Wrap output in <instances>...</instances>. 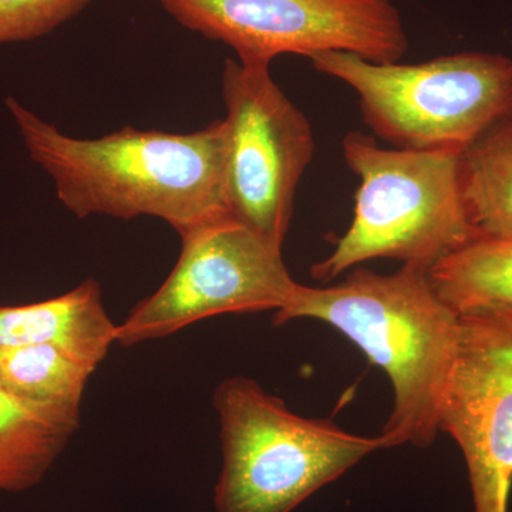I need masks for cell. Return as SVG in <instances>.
Wrapping results in <instances>:
<instances>
[{
  "label": "cell",
  "mask_w": 512,
  "mask_h": 512,
  "mask_svg": "<svg viewBox=\"0 0 512 512\" xmlns=\"http://www.w3.org/2000/svg\"><path fill=\"white\" fill-rule=\"evenodd\" d=\"M180 238V258L163 285L117 326L121 346L167 338L224 313L279 311L298 285L282 245L231 215Z\"/></svg>",
  "instance_id": "obj_6"
},
{
  "label": "cell",
  "mask_w": 512,
  "mask_h": 512,
  "mask_svg": "<svg viewBox=\"0 0 512 512\" xmlns=\"http://www.w3.org/2000/svg\"><path fill=\"white\" fill-rule=\"evenodd\" d=\"M222 97L229 215L284 247L296 188L315 150L311 123L268 64L228 59Z\"/></svg>",
  "instance_id": "obj_8"
},
{
  "label": "cell",
  "mask_w": 512,
  "mask_h": 512,
  "mask_svg": "<svg viewBox=\"0 0 512 512\" xmlns=\"http://www.w3.org/2000/svg\"><path fill=\"white\" fill-rule=\"evenodd\" d=\"M181 26L235 50L245 64L281 55L352 53L397 63L409 49L393 0H157Z\"/></svg>",
  "instance_id": "obj_7"
},
{
  "label": "cell",
  "mask_w": 512,
  "mask_h": 512,
  "mask_svg": "<svg viewBox=\"0 0 512 512\" xmlns=\"http://www.w3.org/2000/svg\"><path fill=\"white\" fill-rule=\"evenodd\" d=\"M311 62L355 90L367 127L394 148L463 154L512 120V57L468 52L402 64L323 52Z\"/></svg>",
  "instance_id": "obj_4"
},
{
  "label": "cell",
  "mask_w": 512,
  "mask_h": 512,
  "mask_svg": "<svg viewBox=\"0 0 512 512\" xmlns=\"http://www.w3.org/2000/svg\"><path fill=\"white\" fill-rule=\"evenodd\" d=\"M342 151L360 180L355 214L332 254L313 265V278L328 282L377 258L430 269L478 237L464 198L463 154L383 148L360 131L346 134Z\"/></svg>",
  "instance_id": "obj_3"
},
{
  "label": "cell",
  "mask_w": 512,
  "mask_h": 512,
  "mask_svg": "<svg viewBox=\"0 0 512 512\" xmlns=\"http://www.w3.org/2000/svg\"><path fill=\"white\" fill-rule=\"evenodd\" d=\"M92 0H0V45L47 35Z\"/></svg>",
  "instance_id": "obj_15"
},
{
  "label": "cell",
  "mask_w": 512,
  "mask_h": 512,
  "mask_svg": "<svg viewBox=\"0 0 512 512\" xmlns=\"http://www.w3.org/2000/svg\"><path fill=\"white\" fill-rule=\"evenodd\" d=\"M440 431L463 453L474 512H508L512 491V309L460 315Z\"/></svg>",
  "instance_id": "obj_9"
},
{
  "label": "cell",
  "mask_w": 512,
  "mask_h": 512,
  "mask_svg": "<svg viewBox=\"0 0 512 512\" xmlns=\"http://www.w3.org/2000/svg\"><path fill=\"white\" fill-rule=\"evenodd\" d=\"M461 180L478 237L512 238V120L464 151Z\"/></svg>",
  "instance_id": "obj_14"
},
{
  "label": "cell",
  "mask_w": 512,
  "mask_h": 512,
  "mask_svg": "<svg viewBox=\"0 0 512 512\" xmlns=\"http://www.w3.org/2000/svg\"><path fill=\"white\" fill-rule=\"evenodd\" d=\"M117 326L99 282L87 279L57 298L0 306V350L52 345L96 370L117 342Z\"/></svg>",
  "instance_id": "obj_10"
},
{
  "label": "cell",
  "mask_w": 512,
  "mask_h": 512,
  "mask_svg": "<svg viewBox=\"0 0 512 512\" xmlns=\"http://www.w3.org/2000/svg\"><path fill=\"white\" fill-rule=\"evenodd\" d=\"M220 416L222 468L217 512H292L303 501L386 448L329 420L306 419L255 380L232 376L214 392Z\"/></svg>",
  "instance_id": "obj_5"
},
{
  "label": "cell",
  "mask_w": 512,
  "mask_h": 512,
  "mask_svg": "<svg viewBox=\"0 0 512 512\" xmlns=\"http://www.w3.org/2000/svg\"><path fill=\"white\" fill-rule=\"evenodd\" d=\"M434 291L458 315L512 309V238L477 237L429 271Z\"/></svg>",
  "instance_id": "obj_12"
},
{
  "label": "cell",
  "mask_w": 512,
  "mask_h": 512,
  "mask_svg": "<svg viewBox=\"0 0 512 512\" xmlns=\"http://www.w3.org/2000/svg\"><path fill=\"white\" fill-rule=\"evenodd\" d=\"M30 158L77 218H160L177 234L228 217L225 124L188 134L121 128L100 138L66 136L20 101H5Z\"/></svg>",
  "instance_id": "obj_1"
},
{
  "label": "cell",
  "mask_w": 512,
  "mask_h": 512,
  "mask_svg": "<svg viewBox=\"0 0 512 512\" xmlns=\"http://www.w3.org/2000/svg\"><path fill=\"white\" fill-rule=\"evenodd\" d=\"M79 426L80 419L0 389V491L23 493L42 483Z\"/></svg>",
  "instance_id": "obj_11"
},
{
  "label": "cell",
  "mask_w": 512,
  "mask_h": 512,
  "mask_svg": "<svg viewBox=\"0 0 512 512\" xmlns=\"http://www.w3.org/2000/svg\"><path fill=\"white\" fill-rule=\"evenodd\" d=\"M94 369L52 345L0 350V389L22 402L80 419Z\"/></svg>",
  "instance_id": "obj_13"
},
{
  "label": "cell",
  "mask_w": 512,
  "mask_h": 512,
  "mask_svg": "<svg viewBox=\"0 0 512 512\" xmlns=\"http://www.w3.org/2000/svg\"><path fill=\"white\" fill-rule=\"evenodd\" d=\"M430 269L403 264L380 275L356 269L338 285H296L275 325L295 319L328 323L392 383V414L382 433L386 448H426L440 431V414L460 343V315L434 291Z\"/></svg>",
  "instance_id": "obj_2"
}]
</instances>
